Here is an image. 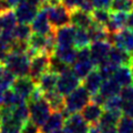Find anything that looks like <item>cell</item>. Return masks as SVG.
<instances>
[{
  "label": "cell",
  "instance_id": "cell-1",
  "mask_svg": "<svg viewBox=\"0 0 133 133\" xmlns=\"http://www.w3.org/2000/svg\"><path fill=\"white\" fill-rule=\"evenodd\" d=\"M91 101V94L83 85H79L76 90L64 97V111L69 115L79 113Z\"/></svg>",
  "mask_w": 133,
  "mask_h": 133
},
{
  "label": "cell",
  "instance_id": "cell-2",
  "mask_svg": "<svg viewBox=\"0 0 133 133\" xmlns=\"http://www.w3.org/2000/svg\"><path fill=\"white\" fill-rule=\"evenodd\" d=\"M29 108V114H30V121L33 122L39 128L47 121V119L52 113V110L50 108L49 103L42 97L38 99H30L27 101Z\"/></svg>",
  "mask_w": 133,
  "mask_h": 133
},
{
  "label": "cell",
  "instance_id": "cell-3",
  "mask_svg": "<svg viewBox=\"0 0 133 133\" xmlns=\"http://www.w3.org/2000/svg\"><path fill=\"white\" fill-rule=\"evenodd\" d=\"M3 65L14 74L16 78L26 77L29 74L30 58L27 53H12L10 52Z\"/></svg>",
  "mask_w": 133,
  "mask_h": 133
},
{
  "label": "cell",
  "instance_id": "cell-4",
  "mask_svg": "<svg viewBox=\"0 0 133 133\" xmlns=\"http://www.w3.org/2000/svg\"><path fill=\"white\" fill-rule=\"evenodd\" d=\"M42 7L47 10L49 21L51 23L53 29L64 27L71 23V20H70V10L64 5H62V2H59L57 5H51V6L44 3Z\"/></svg>",
  "mask_w": 133,
  "mask_h": 133
},
{
  "label": "cell",
  "instance_id": "cell-5",
  "mask_svg": "<svg viewBox=\"0 0 133 133\" xmlns=\"http://www.w3.org/2000/svg\"><path fill=\"white\" fill-rule=\"evenodd\" d=\"M42 5L38 0H26L16 7L15 15L19 23H31L32 20L41 9Z\"/></svg>",
  "mask_w": 133,
  "mask_h": 133
},
{
  "label": "cell",
  "instance_id": "cell-6",
  "mask_svg": "<svg viewBox=\"0 0 133 133\" xmlns=\"http://www.w3.org/2000/svg\"><path fill=\"white\" fill-rule=\"evenodd\" d=\"M94 68H97V66L94 65V63L90 58V48L85 47V48L79 49L78 55H77V60L73 63V68H72L73 72L81 80H83Z\"/></svg>",
  "mask_w": 133,
  "mask_h": 133
},
{
  "label": "cell",
  "instance_id": "cell-7",
  "mask_svg": "<svg viewBox=\"0 0 133 133\" xmlns=\"http://www.w3.org/2000/svg\"><path fill=\"white\" fill-rule=\"evenodd\" d=\"M81 82L82 80L70 68L63 73L59 74L56 90L59 93H61L63 97H65L69 93H71L73 90H76L79 85H81Z\"/></svg>",
  "mask_w": 133,
  "mask_h": 133
},
{
  "label": "cell",
  "instance_id": "cell-8",
  "mask_svg": "<svg viewBox=\"0 0 133 133\" xmlns=\"http://www.w3.org/2000/svg\"><path fill=\"white\" fill-rule=\"evenodd\" d=\"M50 64V55L45 52H39L35 57L30 59V68H29V74L33 81L37 83L39 78L43 73L49 71Z\"/></svg>",
  "mask_w": 133,
  "mask_h": 133
},
{
  "label": "cell",
  "instance_id": "cell-9",
  "mask_svg": "<svg viewBox=\"0 0 133 133\" xmlns=\"http://www.w3.org/2000/svg\"><path fill=\"white\" fill-rule=\"evenodd\" d=\"M109 41L114 47L133 53V30L131 29L124 28L119 32L110 35Z\"/></svg>",
  "mask_w": 133,
  "mask_h": 133
},
{
  "label": "cell",
  "instance_id": "cell-10",
  "mask_svg": "<svg viewBox=\"0 0 133 133\" xmlns=\"http://www.w3.org/2000/svg\"><path fill=\"white\" fill-rule=\"evenodd\" d=\"M111 47L112 45L109 40L97 41V42H92L90 44V58L95 66H99L108 60Z\"/></svg>",
  "mask_w": 133,
  "mask_h": 133
},
{
  "label": "cell",
  "instance_id": "cell-11",
  "mask_svg": "<svg viewBox=\"0 0 133 133\" xmlns=\"http://www.w3.org/2000/svg\"><path fill=\"white\" fill-rule=\"evenodd\" d=\"M11 89L27 102L29 98L31 97V94L33 93V91L37 89V83L29 76L18 77L15 79V81L11 85Z\"/></svg>",
  "mask_w": 133,
  "mask_h": 133
},
{
  "label": "cell",
  "instance_id": "cell-12",
  "mask_svg": "<svg viewBox=\"0 0 133 133\" xmlns=\"http://www.w3.org/2000/svg\"><path fill=\"white\" fill-rule=\"evenodd\" d=\"M90 124L80 113H72L64 120L63 129L66 133H88Z\"/></svg>",
  "mask_w": 133,
  "mask_h": 133
},
{
  "label": "cell",
  "instance_id": "cell-13",
  "mask_svg": "<svg viewBox=\"0 0 133 133\" xmlns=\"http://www.w3.org/2000/svg\"><path fill=\"white\" fill-rule=\"evenodd\" d=\"M30 27H31L32 32L40 33V35H45V36L49 35V33H51L53 30H55L49 21L47 10H45L43 7L39 10V12L35 17V19L32 20Z\"/></svg>",
  "mask_w": 133,
  "mask_h": 133
},
{
  "label": "cell",
  "instance_id": "cell-14",
  "mask_svg": "<svg viewBox=\"0 0 133 133\" xmlns=\"http://www.w3.org/2000/svg\"><path fill=\"white\" fill-rule=\"evenodd\" d=\"M77 28L71 23L64 27L55 29V37L57 47H72L74 42V35Z\"/></svg>",
  "mask_w": 133,
  "mask_h": 133
},
{
  "label": "cell",
  "instance_id": "cell-15",
  "mask_svg": "<svg viewBox=\"0 0 133 133\" xmlns=\"http://www.w3.org/2000/svg\"><path fill=\"white\" fill-rule=\"evenodd\" d=\"M70 20H71L72 26L76 28L85 29V30H88L93 24V19L91 14L80 9V8L70 10Z\"/></svg>",
  "mask_w": 133,
  "mask_h": 133
},
{
  "label": "cell",
  "instance_id": "cell-16",
  "mask_svg": "<svg viewBox=\"0 0 133 133\" xmlns=\"http://www.w3.org/2000/svg\"><path fill=\"white\" fill-rule=\"evenodd\" d=\"M65 114L63 111H53L42 125L40 127L41 133H51L53 131L61 129L64 124Z\"/></svg>",
  "mask_w": 133,
  "mask_h": 133
},
{
  "label": "cell",
  "instance_id": "cell-17",
  "mask_svg": "<svg viewBox=\"0 0 133 133\" xmlns=\"http://www.w3.org/2000/svg\"><path fill=\"white\" fill-rule=\"evenodd\" d=\"M108 61L113 63L116 66L120 65H132L133 64V56L132 53L127 52L122 49L116 47H111V50L108 56Z\"/></svg>",
  "mask_w": 133,
  "mask_h": 133
},
{
  "label": "cell",
  "instance_id": "cell-18",
  "mask_svg": "<svg viewBox=\"0 0 133 133\" xmlns=\"http://www.w3.org/2000/svg\"><path fill=\"white\" fill-rule=\"evenodd\" d=\"M82 83H83L82 85L84 87L91 95L98 93L103 83V78L101 76V73L99 72L98 68H94L88 76L83 79Z\"/></svg>",
  "mask_w": 133,
  "mask_h": 133
},
{
  "label": "cell",
  "instance_id": "cell-19",
  "mask_svg": "<svg viewBox=\"0 0 133 133\" xmlns=\"http://www.w3.org/2000/svg\"><path fill=\"white\" fill-rule=\"evenodd\" d=\"M103 111H104V109H103L102 105H99V104H97V103L90 101L88 104L82 109L80 114L82 115V118L91 125V124H97L100 121Z\"/></svg>",
  "mask_w": 133,
  "mask_h": 133
},
{
  "label": "cell",
  "instance_id": "cell-20",
  "mask_svg": "<svg viewBox=\"0 0 133 133\" xmlns=\"http://www.w3.org/2000/svg\"><path fill=\"white\" fill-rule=\"evenodd\" d=\"M128 15L125 12H111V17L108 24L105 26L108 32L110 35L119 32L120 30L127 28Z\"/></svg>",
  "mask_w": 133,
  "mask_h": 133
},
{
  "label": "cell",
  "instance_id": "cell-21",
  "mask_svg": "<svg viewBox=\"0 0 133 133\" xmlns=\"http://www.w3.org/2000/svg\"><path fill=\"white\" fill-rule=\"evenodd\" d=\"M58 77H59V74H57L49 70V71L43 73L42 76L39 78V80L37 81V87H38V89L42 92V94L56 90Z\"/></svg>",
  "mask_w": 133,
  "mask_h": 133
},
{
  "label": "cell",
  "instance_id": "cell-22",
  "mask_svg": "<svg viewBox=\"0 0 133 133\" xmlns=\"http://www.w3.org/2000/svg\"><path fill=\"white\" fill-rule=\"evenodd\" d=\"M112 79H113L121 88L131 85L132 84V68L130 65L118 66Z\"/></svg>",
  "mask_w": 133,
  "mask_h": 133
},
{
  "label": "cell",
  "instance_id": "cell-23",
  "mask_svg": "<svg viewBox=\"0 0 133 133\" xmlns=\"http://www.w3.org/2000/svg\"><path fill=\"white\" fill-rule=\"evenodd\" d=\"M53 55L57 56L59 59H61L68 65H71L77 60L78 49L74 48L73 45L72 47H56Z\"/></svg>",
  "mask_w": 133,
  "mask_h": 133
},
{
  "label": "cell",
  "instance_id": "cell-24",
  "mask_svg": "<svg viewBox=\"0 0 133 133\" xmlns=\"http://www.w3.org/2000/svg\"><path fill=\"white\" fill-rule=\"evenodd\" d=\"M43 98L47 100L52 111H63L64 110V97L57 90L43 93Z\"/></svg>",
  "mask_w": 133,
  "mask_h": 133
},
{
  "label": "cell",
  "instance_id": "cell-25",
  "mask_svg": "<svg viewBox=\"0 0 133 133\" xmlns=\"http://www.w3.org/2000/svg\"><path fill=\"white\" fill-rule=\"evenodd\" d=\"M26 102L24 100L20 97V95L15 92L11 88L8 89L7 91H5L1 100H0V105L1 107H7V108H15L17 105L21 104V103Z\"/></svg>",
  "mask_w": 133,
  "mask_h": 133
},
{
  "label": "cell",
  "instance_id": "cell-26",
  "mask_svg": "<svg viewBox=\"0 0 133 133\" xmlns=\"http://www.w3.org/2000/svg\"><path fill=\"white\" fill-rule=\"evenodd\" d=\"M88 33L91 40V43L92 42H97V41H102V40H109L110 33L108 32L107 28L104 26H101V24H98L93 22V24L88 29Z\"/></svg>",
  "mask_w": 133,
  "mask_h": 133
},
{
  "label": "cell",
  "instance_id": "cell-27",
  "mask_svg": "<svg viewBox=\"0 0 133 133\" xmlns=\"http://www.w3.org/2000/svg\"><path fill=\"white\" fill-rule=\"evenodd\" d=\"M121 87L116 83L113 79H108V80H103V83L100 88L99 92L101 93L105 99H109L114 95H119L121 92Z\"/></svg>",
  "mask_w": 133,
  "mask_h": 133
},
{
  "label": "cell",
  "instance_id": "cell-28",
  "mask_svg": "<svg viewBox=\"0 0 133 133\" xmlns=\"http://www.w3.org/2000/svg\"><path fill=\"white\" fill-rule=\"evenodd\" d=\"M11 116L14 119H16L17 121H19L20 123L26 124L29 120H30V114H29V108L26 102L21 103V104L17 105L15 108H12L11 110Z\"/></svg>",
  "mask_w": 133,
  "mask_h": 133
},
{
  "label": "cell",
  "instance_id": "cell-29",
  "mask_svg": "<svg viewBox=\"0 0 133 133\" xmlns=\"http://www.w3.org/2000/svg\"><path fill=\"white\" fill-rule=\"evenodd\" d=\"M90 44H91V40H90L88 30L77 28L76 35H74L73 47L79 50V49H82V48H85V47H90Z\"/></svg>",
  "mask_w": 133,
  "mask_h": 133
},
{
  "label": "cell",
  "instance_id": "cell-30",
  "mask_svg": "<svg viewBox=\"0 0 133 133\" xmlns=\"http://www.w3.org/2000/svg\"><path fill=\"white\" fill-rule=\"evenodd\" d=\"M32 35L31 27L27 23H19L17 24L14 29V37L15 40H20V41H28L29 38Z\"/></svg>",
  "mask_w": 133,
  "mask_h": 133
},
{
  "label": "cell",
  "instance_id": "cell-31",
  "mask_svg": "<svg viewBox=\"0 0 133 133\" xmlns=\"http://www.w3.org/2000/svg\"><path fill=\"white\" fill-rule=\"evenodd\" d=\"M111 12H131L133 11V0H112L110 6Z\"/></svg>",
  "mask_w": 133,
  "mask_h": 133
},
{
  "label": "cell",
  "instance_id": "cell-32",
  "mask_svg": "<svg viewBox=\"0 0 133 133\" xmlns=\"http://www.w3.org/2000/svg\"><path fill=\"white\" fill-rule=\"evenodd\" d=\"M91 16H92L93 22L105 27L110 20L111 11H109V9H99V8H94L92 10V12H91Z\"/></svg>",
  "mask_w": 133,
  "mask_h": 133
},
{
  "label": "cell",
  "instance_id": "cell-33",
  "mask_svg": "<svg viewBox=\"0 0 133 133\" xmlns=\"http://www.w3.org/2000/svg\"><path fill=\"white\" fill-rule=\"evenodd\" d=\"M17 18L15 12L11 10L0 16V24H1L2 30H14L17 26Z\"/></svg>",
  "mask_w": 133,
  "mask_h": 133
},
{
  "label": "cell",
  "instance_id": "cell-34",
  "mask_svg": "<svg viewBox=\"0 0 133 133\" xmlns=\"http://www.w3.org/2000/svg\"><path fill=\"white\" fill-rule=\"evenodd\" d=\"M68 69H70V65L64 63L61 59H59L57 56L52 55L50 56V64H49V70L52 72H55L57 74H61L64 71H66Z\"/></svg>",
  "mask_w": 133,
  "mask_h": 133
},
{
  "label": "cell",
  "instance_id": "cell-35",
  "mask_svg": "<svg viewBox=\"0 0 133 133\" xmlns=\"http://www.w3.org/2000/svg\"><path fill=\"white\" fill-rule=\"evenodd\" d=\"M97 68L99 70V72L101 73L103 80H108V79H111L112 77H113V74H114L118 66L107 60V61L103 62V63L100 64L99 66H97Z\"/></svg>",
  "mask_w": 133,
  "mask_h": 133
},
{
  "label": "cell",
  "instance_id": "cell-36",
  "mask_svg": "<svg viewBox=\"0 0 133 133\" xmlns=\"http://www.w3.org/2000/svg\"><path fill=\"white\" fill-rule=\"evenodd\" d=\"M118 133H133V119L122 115L116 124Z\"/></svg>",
  "mask_w": 133,
  "mask_h": 133
},
{
  "label": "cell",
  "instance_id": "cell-37",
  "mask_svg": "<svg viewBox=\"0 0 133 133\" xmlns=\"http://www.w3.org/2000/svg\"><path fill=\"white\" fill-rule=\"evenodd\" d=\"M122 104H123V100L121 99V97L119 94V95H114V97L107 99L104 105H103V109L104 110H121Z\"/></svg>",
  "mask_w": 133,
  "mask_h": 133
},
{
  "label": "cell",
  "instance_id": "cell-38",
  "mask_svg": "<svg viewBox=\"0 0 133 133\" xmlns=\"http://www.w3.org/2000/svg\"><path fill=\"white\" fill-rule=\"evenodd\" d=\"M120 97L123 101H133V84L122 88Z\"/></svg>",
  "mask_w": 133,
  "mask_h": 133
},
{
  "label": "cell",
  "instance_id": "cell-39",
  "mask_svg": "<svg viewBox=\"0 0 133 133\" xmlns=\"http://www.w3.org/2000/svg\"><path fill=\"white\" fill-rule=\"evenodd\" d=\"M121 111L123 115H127L129 118L133 119V101H123Z\"/></svg>",
  "mask_w": 133,
  "mask_h": 133
},
{
  "label": "cell",
  "instance_id": "cell-40",
  "mask_svg": "<svg viewBox=\"0 0 133 133\" xmlns=\"http://www.w3.org/2000/svg\"><path fill=\"white\" fill-rule=\"evenodd\" d=\"M61 2L69 10H73L77 9V8H80L82 3L84 2V0H61Z\"/></svg>",
  "mask_w": 133,
  "mask_h": 133
},
{
  "label": "cell",
  "instance_id": "cell-41",
  "mask_svg": "<svg viewBox=\"0 0 133 133\" xmlns=\"http://www.w3.org/2000/svg\"><path fill=\"white\" fill-rule=\"evenodd\" d=\"M98 127L100 129V133H118L115 124H99Z\"/></svg>",
  "mask_w": 133,
  "mask_h": 133
},
{
  "label": "cell",
  "instance_id": "cell-42",
  "mask_svg": "<svg viewBox=\"0 0 133 133\" xmlns=\"http://www.w3.org/2000/svg\"><path fill=\"white\" fill-rule=\"evenodd\" d=\"M94 8L99 9H110L112 0H91Z\"/></svg>",
  "mask_w": 133,
  "mask_h": 133
},
{
  "label": "cell",
  "instance_id": "cell-43",
  "mask_svg": "<svg viewBox=\"0 0 133 133\" xmlns=\"http://www.w3.org/2000/svg\"><path fill=\"white\" fill-rule=\"evenodd\" d=\"M11 9H12V7L9 5V2L7 0H0V16L10 11Z\"/></svg>",
  "mask_w": 133,
  "mask_h": 133
},
{
  "label": "cell",
  "instance_id": "cell-44",
  "mask_svg": "<svg viewBox=\"0 0 133 133\" xmlns=\"http://www.w3.org/2000/svg\"><path fill=\"white\" fill-rule=\"evenodd\" d=\"M127 28L133 30V11H131L128 15V20H127Z\"/></svg>",
  "mask_w": 133,
  "mask_h": 133
},
{
  "label": "cell",
  "instance_id": "cell-45",
  "mask_svg": "<svg viewBox=\"0 0 133 133\" xmlns=\"http://www.w3.org/2000/svg\"><path fill=\"white\" fill-rule=\"evenodd\" d=\"M7 1L9 2V5L12 8H16L17 6H19L20 3H22L23 1H26V0H7Z\"/></svg>",
  "mask_w": 133,
  "mask_h": 133
},
{
  "label": "cell",
  "instance_id": "cell-46",
  "mask_svg": "<svg viewBox=\"0 0 133 133\" xmlns=\"http://www.w3.org/2000/svg\"><path fill=\"white\" fill-rule=\"evenodd\" d=\"M88 133H100V129L98 127V123L97 124H91Z\"/></svg>",
  "mask_w": 133,
  "mask_h": 133
},
{
  "label": "cell",
  "instance_id": "cell-47",
  "mask_svg": "<svg viewBox=\"0 0 133 133\" xmlns=\"http://www.w3.org/2000/svg\"><path fill=\"white\" fill-rule=\"evenodd\" d=\"M51 133H66V132H65V130H64L63 128H61V129H58V130L53 131V132H51Z\"/></svg>",
  "mask_w": 133,
  "mask_h": 133
},
{
  "label": "cell",
  "instance_id": "cell-48",
  "mask_svg": "<svg viewBox=\"0 0 133 133\" xmlns=\"http://www.w3.org/2000/svg\"><path fill=\"white\" fill-rule=\"evenodd\" d=\"M38 1H39V2L41 3V5H42V6H43V5H44V3H45V1H47V0H38Z\"/></svg>",
  "mask_w": 133,
  "mask_h": 133
},
{
  "label": "cell",
  "instance_id": "cell-49",
  "mask_svg": "<svg viewBox=\"0 0 133 133\" xmlns=\"http://www.w3.org/2000/svg\"><path fill=\"white\" fill-rule=\"evenodd\" d=\"M131 68H132V84H133V64L131 65Z\"/></svg>",
  "mask_w": 133,
  "mask_h": 133
},
{
  "label": "cell",
  "instance_id": "cell-50",
  "mask_svg": "<svg viewBox=\"0 0 133 133\" xmlns=\"http://www.w3.org/2000/svg\"><path fill=\"white\" fill-rule=\"evenodd\" d=\"M0 123H1V109H0Z\"/></svg>",
  "mask_w": 133,
  "mask_h": 133
},
{
  "label": "cell",
  "instance_id": "cell-51",
  "mask_svg": "<svg viewBox=\"0 0 133 133\" xmlns=\"http://www.w3.org/2000/svg\"><path fill=\"white\" fill-rule=\"evenodd\" d=\"M1 31H2V28H1V24H0V33H1Z\"/></svg>",
  "mask_w": 133,
  "mask_h": 133
},
{
  "label": "cell",
  "instance_id": "cell-52",
  "mask_svg": "<svg viewBox=\"0 0 133 133\" xmlns=\"http://www.w3.org/2000/svg\"><path fill=\"white\" fill-rule=\"evenodd\" d=\"M132 56H133V53H132Z\"/></svg>",
  "mask_w": 133,
  "mask_h": 133
}]
</instances>
